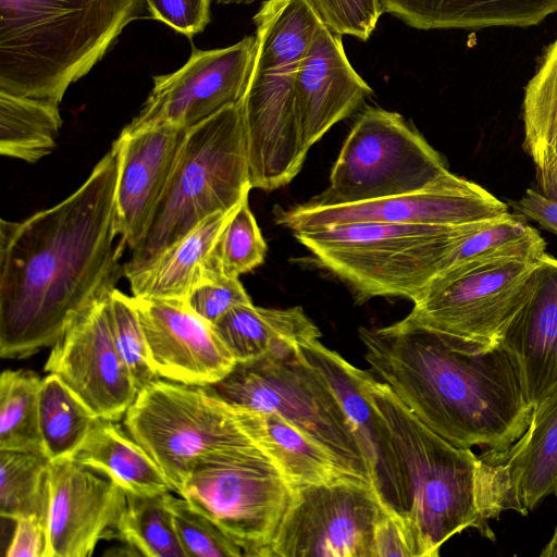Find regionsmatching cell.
<instances>
[{
	"instance_id": "6da1fadb",
	"label": "cell",
	"mask_w": 557,
	"mask_h": 557,
	"mask_svg": "<svg viewBox=\"0 0 557 557\" xmlns=\"http://www.w3.org/2000/svg\"><path fill=\"white\" fill-rule=\"evenodd\" d=\"M113 147L87 180L51 208L0 221V356L52 346L72 321L115 287L124 246L115 223Z\"/></svg>"
},
{
	"instance_id": "7a4b0ae2",
	"label": "cell",
	"mask_w": 557,
	"mask_h": 557,
	"mask_svg": "<svg viewBox=\"0 0 557 557\" xmlns=\"http://www.w3.org/2000/svg\"><path fill=\"white\" fill-rule=\"evenodd\" d=\"M364 359L400 401L455 446L509 448L533 410L516 357L503 345L470 351L408 317L360 327Z\"/></svg>"
},
{
	"instance_id": "3957f363",
	"label": "cell",
	"mask_w": 557,
	"mask_h": 557,
	"mask_svg": "<svg viewBox=\"0 0 557 557\" xmlns=\"http://www.w3.org/2000/svg\"><path fill=\"white\" fill-rule=\"evenodd\" d=\"M145 0H0V91L59 106Z\"/></svg>"
},
{
	"instance_id": "277c9868",
	"label": "cell",
	"mask_w": 557,
	"mask_h": 557,
	"mask_svg": "<svg viewBox=\"0 0 557 557\" xmlns=\"http://www.w3.org/2000/svg\"><path fill=\"white\" fill-rule=\"evenodd\" d=\"M366 386L391 430L403 469L404 533L411 557H437L444 543L469 528L494 541L482 495L480 456L432 431L370 373Z\"/></svg>"
},
{
	"instance_id": "5b68a950",
	"label": "cell",
	"mask_w": 557,
	"mask_h": 557,
	"mask_svg": "<svg viewBox=\"0 0 557 557\" xmlns=\"http://www.w3.org/2000/svg\"><path fill=\"white\" fill-rule=\"evenodd\" d=\"M251 189L242 104L187 129L174 170L124 276L151 264L207 218L230 211Z\"/></svg>"
},
{
	"instance_id": "8992f818",
	"label": "cell",
	"mask_w": 557,
	"mask_h": 557,
	"mask_svg": "<svg viewBox=\"0 0 557 557\" xmlns=\"http://www.w3.org/2000/svg\"><path fill=\"white\" fill-rule=\"evenodd\" d=\"M492 221L459 226L345 223L293 235L360 300L403 297L414 301L442 271L454 247Z\"/></svg>"
},
{
	"instance_id": "52a82bcc",
	"label": "cell",
	"mask_w": 557,
	"mask_h": 557,
	"mask_svg": "<svg viewBox=\"0 0 557 557\" xmlns=\"http://www.w3.org/2000/svg\"><path fill=\"white\" fill-rule=\"evenodd\" d=\"M298 346L236 362L221 380L203 387L231 405L281 414L322 446L343 474L372 487L369 460L356 430Z\"/></svg>"
},
{
	"instance_id": "ba28073f",
	"label": "cell",
	"mask_w": 557,
	"mask_h": 557,
	"mask_svg": "<svg viewBox=\"0 0 557 557\" xmlns=\"http://www.w3.org/2000/svg\"><path fill=\"white\" fill-rule=\"evenodd\" d=\"M123 418L125 429L154 459L177 494L206 455L255 445L243 429L239 407L203 386L158 379L138 392Z\"/></svg>"
},
{
	"instance_id": "9c48e42d",
	"label": "cell",
	"mask_w": 557,
	"mask_h": 557,
	"mask_svg": "<svg viewBox=\"0 0 557 557\" xmlns=\"http://www.w3.org/2000/svg\"><path fill=\"white\" fill-rule=\"evenodd\" d=\"M294 485L257 445L216 450L188 473L178 495L212 519L244 556L265 557Z\"/></svg>"
},
{
	"instance_id": "30bf717a",
	"label": "cell",
	"mask_w": 557,
	"mask_h": 557,
	"mask_svg": "<svg viewBox=\"0 0 557 557\" xmlns=\"http://www.w3.org/2000/svg\"><path fill=\"white\" fill-rule=\"evenodd\" d=\"M540 259L500 258L440 273L407 317L460 348H495L528 299Z\"/></svg>"
},
{
	"instance_id": "8fae6325",
	"label": "cell",
	"mask_w": 557,
	"mask_h": 557,
	"mask_svg": "<svg viewBox=\"0 0 557 557\" xmlns=\"http://www.w3.org/2000/svg\"><path fill=\"white\" fill-rule=\"evenodd\" d=\"M449 173L440 152L403 115L370 107L344 141L329 187L312 202L346 205L408 194Z\"/></svg>"
},
{
	"instance_id": "7c38bea8",
	"label": "cell",
	"mask_w": 557,
	"mask_h": 557,
	"mask_svg": "<svg viewBox=\"0 0 557 557\" xmlns=\"http://www.w3.org/2000/svg\"><path fill=\"white\" fill-rule=\"evenodd\" d=\"M385 513L371 486L348 478L294 486L265 557H373Z\"/></svg>"
},
{
	"instance_id": "4fadbf2b",
	"label": "cell",
	"mask_w": 557,
	"mask_h": 557,
	"mask_svg": "<svg viewBox=\"0 0 557 557\" xmlns=\"http://www.w3.org/2000/svg\"><path fill=\"white\" fill-rule=\"evenodd\" d=\"M509 213L507 205L488 190L450 172L408 194L346 205H298L277 213L276 223L292 232L362 222L459 226Z\"/></svg>"
},
{
	"instance_id": "5bb4252c",
	"label": "cell",
	"mask_w": 557,
	"mask_h": 557,
	"mask_svg": "<svg viewBox=\"0 0 557 557\" xmlns=\"http://www.w3.org/2000/svg\"><path fill=\"white\" fill-rule=\"evenodd\" d=\"M256 48V36H247L226 48H194L177 71L153 76V88L125 128L171 125L187 131L239 103L249 82Z\"/></svg>"
},
{
	"instance_id": "9a60e30c",
	"label": "cell",
	"mask_w": 557,
	"mask_h": 557,
	"mask_svg": "<svg viewBox=\"0 0 557 557\" xmlns=\"http://www.w3.org/2000/svg\"><path fill=\"white\" fill-rule=\"evenodd\" d=\"M108 294L66 327L52 345L45 370L60 377L98 418L120 421L138 389L113 343Z\"/></svg>"
},
{
	"instance_id": "2e32d148",
	"label": "cell",
	"mask_w": 557,
	"mask_h": 557,
	"mask_svg": "<svg viewBox=\"0 0 557 557\" xmlns=\"http://www.w3.org/2000/svg\"><path fill=\"white\" fill-rule=\"evenodd\" d=\"M487 516L528 515L549 495L557 497V389L533 407L522 435L506 450L479 455Z\"/></svg>"
},
{
	"instance_id": "e0dca14e",
	"label": "cell",
	"mask_w": 557,
	"mask_h": 557,
	"mask_svg": "<svg viewBox=\"0 0 557 557\" xmlns=\"http://www.w3.org/2000/svg\"><path fill=\"white\" fill-rule=\"evenodd\" d=\"M295 79L251 73L240 101L251 188L287 185L301 170L305 147L295 109Z\"/></svg>"
},
{
	"instance_id": "ac0fdd59",
	"label": "cell",
	"mask_w": 557,
	"mask_h": 557,
	"mask_svg": "<svg viewBox=\"0 0 557 557\" xmlns=\"http://www.w3.org/2000/svg\"><path fill=\"white\" fill-rule=\"evenodd\" d=\"M125 500L122 487L73 457L50 461L45 557H89L112 535Z\"/></svg>"
},
{
	"instance_id": "d6986e66",
	"label": "cell",
	"mask_w": 557,
	"mask_h": 557,
	"mask_svg": "<svg viewBox=\"0 0 557 557\" xmlns=\"http://www.w3.org/2000/svg\"><path fill=\"white\" fill-rule=\"evenodd\" d=\"M298 351L338 398L364 447L376 497L404 529L407 499L403 469L391 430L367 391L369 372L349 363L319 338L300 344Z\"/></svg>"
},
{
	"instance_id": "ffe728a7",
	"label": "cell",
	"mask_w": 557,
	"mask_h": 557,
	"mask_svg": "<svg viewBox=\"0 0 557 557\" xmlns=\"http://www.w3.org/2000/svg\"><path fill=\"white\" fill-rule=\"evenodd\" d=\"M133 298L151 364L161 379L206 386L232 370L236 361L213 326L185 301Z\"/></svg>"
},
{
	"instance_id": "44dd1931",
	"label": "cell",
	"mask_w": 557,
	"mask_h": 557,
	"mask_svg": "<svg viewBox=\"0 0 557 557\" xmlns=\"http://www.w3.org/2000/svg\"><path fill=\"white\" fill-rule=\"evenodd\" d=\"M186 129L171 125L124 129L112 144L117 156L115 223L132 250L143 238L174 170Z\"/></svg>"
},
{
	"instance_id": "7402d4cb",
	"label": "cell",
	"mask_w": 557,
	"mask_h": 557,
	"mask_svg": "<svg viewBox=\"0 0 557 557\" xmlns=\"http://www.w3.org/2000/svg\"><path fill=\"white\" fill-rule=\"evenodd\" d=\"M371 94L347 59L342 36L321 24L295 76V109L305 147L309 150Z\"/></svg>"
},
{
	"instance_id": "603a6c76",
	"label": "cell",
	"mask_w": 557,
	"mask_h": 557,
	"mask_svg": "<svg viewBox=\"0 0 557 557\" xmlns=\"http://www.w3.org/2000/svg\"><path fill=\"white\" fill-rule=\"evenodd\" d=\"M502 344L516 357L532 407L557 389V259L544 253Z\"/></svg>"
},
{
	"instance_id": "cb8c5ba5",
	"label": "cell",
	"mask_w": 557,
	"mask_h": 557,
	"mask_svg": "<svg viewBox=\"0 0 557 557\" xmlns=\"http://www.w3.org/2000/svg\"><path fill=\"white\" fill-rule=\"evenodd\" d=\"M236 207L207 218L151 264L127 275L133 296L186 301L205 281L209 253Z\"/></svg>"
},
{
	"instance_id": "d4e9b609",
	"label": "cell",
	"mask_w": 557,
	"mask_h": 557,
	"mask_svg": "<svg viewBox=\"0 0 557 557\" xmlns=\"http://www.w3.org/2000/svg\"><path fill=\"white\" fill-rule=\"evenodd\" d=\"M212 326L236 362L285 351L321 336L301 307L270 309L252 302L238 305Z\"/></svg>"
},
{
	"instance_id": "484cf974",
	"label": "cell",
	"mask_w": 557,
	"mask_h": 557,
	"mask_svg": "<svg viewBox=\"0 0 557 557\" xmlns=\"http://www.w3.org/2000/svg\"><path fill=\"white\" fill-rule=\"evenodd\" d=\"M239 417L246 434L294 486L348 478L322 446L281 414L239 407Z\"/></svg>"
},
{
	"instance_id": "4316f807",
	"label": "cell",
	"mask_w": 557,
	"mask_h": 557,
	"mask_svg": "<svg viewBox=\"0 0 557 557\" xmlns=\"http://www.w3.org/2000/svg\"><path fill=\"white\" fill-rule=\"evenodd\" d=\"M73 458L109 478L126 494L173 491L159 465L119 421L99 419Z\"/></svg>"
},
{
	"instance_id": "83f0119b",
	"label": "cell",
	"mask_w": 557,
	"mask_h": 557,
	"mask_svg": "<svg viewBox=\"0 0 557 557\" xmlns=\"http://www.w3.org/2000/svg\"><path fill=\"white\" fill-rule=\"evenodd\" d=\"M523 147L536 169L537 187L557 175V37L545 49L523 99Z\"/></svg>"
},
{
	"instance_id": "f1b7e54d",
	"label": "cell",
	"mask_w": 557,
	"mask_h": 557,
	"mask_svg": "<svg viewBox=\"0 0 557 557\" xmlns=\"http://www.w3.org/2000/svg\"><path fill=\"white\" fill-rule=\"evenodd\" d=\"M59 106L0 91V153L35 163L55 148Z\"/></svg>"
},
{
	"instance_id": "f546056e",
	"label": "cell",
	"mask_w": 557,
	"mask_h": 557,
	"mask_svg": "<svg viewBox=\"0 0 557 557\" xmlns=\"http://www.w3.org/2000/svg\"><path fill=\"white\" fill-rule=\"evenodd\" d=\"M39 429L46 457H74L99 421L55 374L42 379L38 395Z\"/></svg>"
},
{
	"instance_id": "4dcf8cb0",
	"label": "cell",
	"mask_w": 557,
	"mask_h": 557,
	"mask_svg": "<svg viewBox=\"0 0 557 557\" xmlns=\"http://www.w3.org/2000/svg\"><path fill=\"white\" fill-rule=\"evenodd\" d=\"M169 493L126 494L112 535L148 557H187L180 542Z\"/></svg>"
},
{
	"instance_id": "1f68e13d",
	"label": "cell",
	"mask_w": 557,
	"mask_h": 557,
	"mask_svg": "<svg viewBox=\"0 0 557 557\" xmlns=\"http://www.w3.org/2000/svg\"><path fill=\"white\" fill-rule=\"evenodd\" d=\"M41 381L35 372L27 370L1 373L0 450L45 455L38 411Z\"/></svg>"
},
{
	"instance_id": "d6a6232c",
	"label": "cell",
	"mask_w": 557,
	"mask_h": 557,
	"mask_svg": "<svg viewBox=\"0 0 557 557\" xmlns=\"http://www.w3.org/2000/svg\"><path fill=\"white\" fill-rule=\"evenodd\" d=\"M50 460L40 454L0 450V515L17 520L36 516L47 523Z\"/></svg>"
},
{
	"instance_id": "836d02e7",
	"label": "cell",
	"mask_w": 557,
	"mask_h": 557,
	"mask_svg": "<svg viewBox=\"0 0 557 557\" xmlns=\"http://www.w3.org/2000/svg\"><path fill=\"white\" fill-rule=\"evenodd\" d=\"M265 253L267 244L246 196L235 208L209 253L206 278L215 275L239 278V275L262 264Z\"/></svg>"
},
{
	"instance_id": "e575fe53",
	"label": "cell",
	"mask_w": 557,
	"mask_h": 557,
	"mask_svg": "<svg viewBox=\"0 0 557 557\" xmlns=\"http://www.w3.org/2000/svg\"><path fill=\"white\" fill-rule=\"evenodd\" d=\"M107 304L115 349L139 392L161 377L151 364L147 339L134 298L114 287L108 294Z\"/></svg>"
},
{
	"instance_id": "d590c367",
	"label": "cell",
	"mask_w": 557,
	"mask_h": 557,
	"mask_svg": "<svg viewBox=\"0 0 557 557\" xmlns=\"http://www.w3.org/2000/svg\"><path fill=\"white\" fill-rule=\"evenodd\" d=\"M175 529L187 557H240L243 549L184 497L169 495Z\"/></svg>"
},
{
	"instance_id": "8d00e7d4",
	"label": "cell",
	"mask_w": 557,
	"mask_h": 557,
	"mask_svg": "<svg viewBox=\"0 0 557 557\" xmlns=\"http://www.w3.org/2000/svg\"><path fill=\"white\" fill-rule=\"evenodd\" d=\"M319 21L341 36L368 40L384 13L381 0H305Z\"/></svg>"
},
{
	"instance_id": "74e56055",
	"label": "cell",
	"mask_w": 557,
	"mask_h": 557,
	"mask_svg": "<svg viewBox=\"0 0 557 557\" xmlns=\"http://www.w3.org/2000/svg\"><path fill=\"white\" fill-rule=\"evenodd\" d=\"M186 305L206 322L213 325L232 308L251 304L239 278L209 276L188 295Z\"/></svg>"
},
{
	"instance_id": "f35d334b",
	"label": "cell",
	"mask_w": 557,
	"mask_h": 557,
	"mask_svg": "<svg viewBox=\"0 0 557 557\" xmlns=\"http://www.w3.org/2000/svg\"><path fill=\"white\" fill-rule=\"evenodd\" d=\"M150 16L193 38L210 23L211 0H145Z\"/></svg>"
},
{
	"instance_id": "ab89813d",
	"label": "cell",
	"mask_w": 557,
	"mask_h": 557,
	"mask_svg": "<svg viewBox=\"0 0 557 557\" xmlns=\"http://www.w3.org/2000/svg\"><path fill=\"white\" fill-rule=\"evenodd\" d=\"M511 205L517 213L557 233V175L544 187L527 189L524 195Z\"/></svg>"
},
{
	"instance_id": "60d3db41",
	"label": "cell",
	"mask_w": 557,
	"mask_h": 557,
	"mask_svg": "<svg viewBox=\"0 0 557 557\" xmlns=\"http://www.w3.org/2000/svg\"><path fill=\"white\" fill-rule=\"evenodd\" d=\"M47 548V523L30 516L15 520V529L8 546L7 557H45Z\"/></svg>"
},
{
	"instance_id": "b9f144b4",
	"label": "cell",
	"mask_w": 557,
	"mask_h": 557,
	"mask_svg": "<svg viewBox=\"0 0 557 557\" xmlns=\"http://www.w3.org/2000/svg\"><path fill=\"white\" fill-rule=\"evenodd\" d=\"M411 557L400 523L389 513L377 521L373 536V557Z\"/></svg>"
},
{
	"instance_id": "7bdbcfd3",
	"label": "cell",
	"mask_w": 557,
	"mask_h": 557,
	"mask_svg": "<svg viewBox=\"0 0 557 557\" xmlns=\"http://www.w3.org/2000/svg\"><path fill=\"white\" fill-rule=\"evenodd\" d=\"M541 557H557V525L555 527L554 534L550 541L546 544L540 553Z\"/></svg>"
},
{
	"instance_id": "ee69618b",
	"label": "cell",
	"mask_w": 557,
	"mask_h": 557,
	"mask_svg": "<svg viewBox=\"0 0 557 557\" xmlns=\"http://www.w3.org/2000/svg\"><path fill=\"white\" fill-rule=\"evenodd\" d=\"M221 4H249L255 0H216Z\"/></svg>"
}]
</instances>
